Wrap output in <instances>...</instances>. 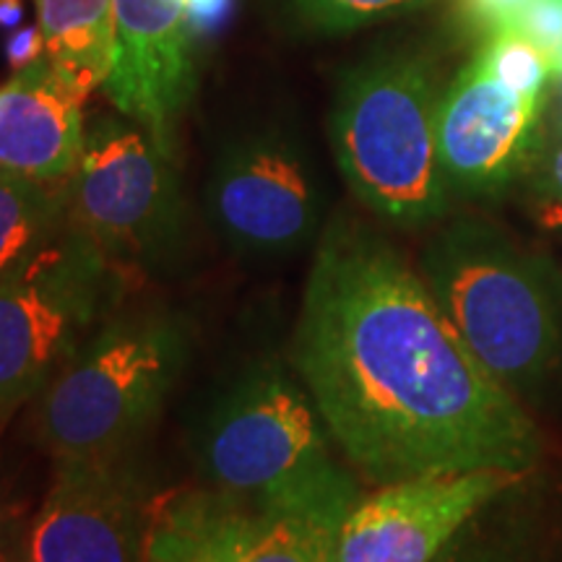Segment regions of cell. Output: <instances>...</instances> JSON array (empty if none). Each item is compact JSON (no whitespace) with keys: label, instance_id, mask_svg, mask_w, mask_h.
<instances>
[{"label":"cell","instance_id":"6da1fadb","mask_svg":"<svg viewBox=\"0 0 562 562\" xmlns=\"http://www.w3.org/2000/svg\"><path fill=\"white\" fill-rule=\"evenodd\" d=\"M292 368L372 484L531 472L539 432L456 334L419 271L370 224L336 214L315 245Z\"/></svg>","mask_w":562,"mask_h":562},{"label":"cell","instance_id":"7a4b0ae2","mask_svg":"<svg viewBox=\"0 0 562 562\" xmlns=\"http://www.w3.org/2000/svg\"><path fill=\"white\" fill-rule=\"evenodd\" d=\"M193 357L191 323L159 302H123L30 404L53 461L138 451Z\"/></svg>","mask_w":562,"mask_h":562},{"label":"cell","instance_id":"3957f363","mask_svg":"<svg viewBox=\"0 0 562 562\" xmlns=\"http://www.w3.org/2000/svg\"><path fill=\"white\" fill-rule=\"evenodd\" d=\"M438 70L422 53L391 50L341 76L331 146L351 193L393 227H427L451 209L438 154Z\"/></svg>","mask_w":562,"mask_h":562},{"label":"cell","instance_id":"277c9868","mask_svg":"<svg viewBox=\"0 0 562 562\" xmlns=\"http://www.w3.org/2000/svg\"><path fill=\"white\" fill-rule=\"evenodd\" d=\"M417 271L474 360L510 393L554 368L560 292L542 258L490 224L459 220L427 240Z\"/></svg>","mask_w":562,"mask_h":562},{"label":"cell","instance_id":"5b68a950","mask_svg":"<svg viewBox=\"0 0 562 562\" xmlns=\"http://www.w3.org/2000/svg\"><path fill=\"white\" fill-rule=\"evenodd\" d=\"M328 438L297 372L256 360L211 393L193 422L191 453L206 487L261 503L339 467Z\"/></svg>","mask_w":562,"mask_h":562},{"label":"cell","instance_id":"8992f818","mask_svg":"<svg viewBox=\"0 0 562 562\" xmlns=\"http://www.w3.org/2000/svg\"><path fill=\"white\" fill-rule=\"evenodd\" d=\"M68 211L70 224L131 277L170 269L186 250L191 211L178 159L121 112L87 121Z\"/></svg>","mask_w":562,"mask_h":562},{"label":"cell","instance_id":"52a82bcc","mask_svg":"<svg viewBox=\"0 0 562 562\" xmlns=\"http://www.w3.org/2000/svg\"><path fill=\"white\" fill-rule=\"evenodd\" d=\"M131 273L70 224L0 284V438L68 357L125 302Z\"/></svg>","mask_w":562,"mask_h":562},{"label":"cell","instance_id":"ba28073f","mask_svg":"<svg viewBox=\"0 0 562 562\" xmlns=\"http://www.w3.org/2000/svg\"><path fill=\"white\" fill-rule=\"evenodd\" d=\"M206 209L232 252L284 261L321 237L326 195L297 133L271 123L224 140L211 165Z\"/></svg>","mask_w":562,"mask_h":562},{"label":"cell","instance_id":"9c48e42d","mask_svg":"<svg viewBox=\"0 0 562 562\" xmlns=\"http://www.w3.org/2000/svg\"><path fill=\"white\" fill-rule=\"evenodd\" d=\"M53 463L19 562H144L159 497L138 451Z\"/></svg>","mask_w":562,"mask_h":562},{"label":"cell","instance_id":"30bf717a","mask_svg":"<svg viewBox=\"0 0 562 562\" xmlns=\"http://www.w3.org/2000/svg\"><path fill=\"white\" fill-rule=\"evenodd\" d=\"M529 472L472 469L412 476L360 495L341 521L336 562H435Z\"/></svg>","mask_w":562,"mask_h":562},{"label":"cell","instance_id":"8fae6325","mask_svg":"<svg viewBox=\"0 0 562 562\" xmlns=\"http://www.w3.org/2000/svg\"><path fill=\"white\" fill-rule=\"evenodd\" d=\"M544 97L518 94L474 58L442 89L438 154L453 193L495 195L542 149Z\"/></svg>","mask_w":562,"mask_h":562},{"label":"cell","instance_id":"7c38bea8","mask_svg":"<svg viewBox=\"0 0 562 562\" xmlns=\"http://www.w3.org/2000/svg\"><path fill=\"white\" fill-rule=\"evenodd\" d=\"M115 63L102 91L136 121L170 159H178L180 123L199 87L195 45L175 0H112Z\"/></svg>","mask_w":562,"mask_h":562},{"label":"cell","instance_id":"4fadbf2b","mask_svg":"<svg viewBox=\"0 0 562 562\" xmlns=\"http://www.w3.org/2000/svg\"><path fill=\"white\" fill-rule=\"evenodd\" d=\"M89 91L50 58L16 70L0 87V175L68 182L87 138Z\"/></svg>","mask_w":562,"mask_h":562},{"label":"cell","instance_id":"5bb4252c","mask_svg":"<svg viewBox=\"0 0 562 562\" xmlns=\"http://www.w3.org/2000/svg\"><path fill=\"white\" fill-rule=\"evenodd\" d=\"M341 467L284 495L252 503V526L240 562H336V537L357 503Z\"/></svg>","mask_w":562,"mask_h":562},{"label":"cell","instance_id":"9a60e30c","mask_svg":"<svg viewBox=\"0 0 562 562\" xmlns=\"http://www.w3.org/2000/svg\"><path fill=\"white\" fill-rule=\"evenodd\" d=\"M252 503L203 487L172 492L154 510L144 562H240Z\"/></svg>","mask_w":562,"mask_h":562},{"label":"cell","instance_id":"2e32d148","mask_svg":"<svg viewBox=\"0 0 562 562\" xmlns=\"http://www.w3.org/2000/svg\"><path fill=\"white\" fill-rule=\"evenodd\" d=\"M45 58L83 89H102L117 47L112 0H37Z\"/></svg>","mask_w":562,"mask_h":562},{"label":"cell","instance_id":"e0dca14e","mask_svg":"<svg viewBox=\"0 0 562 562\" xmlns=\"http://www.w3.org/2000/svg\"><path fill=\"white\" fill-rule=\"evenodd\" d=\"M68 227V182L0 175V284L30 269Z\"/></svg>","mask_w":562,"mask_h":562},{"label":"cell","instance_id":"ac0fdd59","mask_svg":"<svg viewBox=\"0 0 562 562\" xmlns=\"http://www.w3.org/2000/svg\"><path fill=\"white\" fill-rule=\"evenodd\" d=\"M432 0H284L286 13L305 32L347 34L406 16Z\"/></svg>","mask_w":562,"mask_h":562},{"label":"cell","instance_id":"d6986e66","mask_svg":"<svg viewBox=\"0 0 562 562\" xmlns=\"http://www.w3.org/2000/svg\"><path fill=\"white\" fill-rule=\"evenodd\" d=\"M482 66L505 87L518 94L544 97L547 83L554 79V66L542 47L518 30H497L476 50Z\"/></svg>","mask_w":562,"mask_h":562},{"label":"cell","instance_id":"ffe728a7","mask_svg":"<svg viewBox=\"0 0 562 562\" xmlns=\"http://www.w3.org/2000/svg\"><path fill=\"white\" fill-rule=\"evenodd\" d=\"M484 513H480L435 558V562H537L521 533L516 529H508L505 524H490L484 518Z\"/></svg>","mask_w":562,"mask_h":562},{"label":"cell","instance_id":"44dd1931","mask_svg":"<svg viewBox=\"0 0 562 562\" xmlns=\"http://www.w3.org/2000/svg\"><path fill=\"white\" fill-rule=\"evenodd\" d=\"M510 30H518L533 45L542 47L558 70L562 60V0H533L529 9L513 21Z\"/></svg>","mask_w":562,"mask_h":562},{"label":"cell","instance_id":"7402d4cb","mask_svg":"<svg viewBox=\"0 0 562 562\" xmlns=\"http://www.w3.org/2000/svg\"><path fill=\"white\" fill-rule=\"evenodd\" d=\"M175 3L182 9L188 37L193 45H199V42H209L214 34H220L222 26H227L237 0H175Z\"/></svg>","mask_w":562,"mask_h":562},{"label":"cell","instance_id":"603a6c76","mask_svg":"<svg viewBox=\"0 0 562 562\" xmlns=\"http://www.w3.org/2000/svg\"><path fill=\"white\" fill-rule=\"evenodd\" d=\"M533 0H459L463 19L476 30L497 32L510 26Z\"/></svg>","mask_w":562,"mask_h":562},{"label":"cell","instance_id":"cb8c5ba5","mask_svg":"<svg viewBox=\"0 0 562 562\" xmlns=\"http://www.w3.org/2000/svg\"><path fill=\"white\" fill-rule=\"evenodd\" d=\"M40 58H45V37H42L40 24L19 26L16 32L9 34V40H5V60L11 63L13 70L32 66Z\"/></svg>","mask_w":562,"mask_h":562},{"label":"cell","instance_id":"d4e9b609","mask_svg":"<svg viewBox=\"0 0 562 562\" xmlns=\"http://www.w3.org/2000/svg\"><path fill=\"white\" fill-rule=\"evenodd\" d=\"M542 178H539V193L550 203L554 216L562 220V138L554 140L550 151L542 159Z\"/></svg>","mask_w":562,"mask_h":562},{"label":"cell","instance_id":"484cf974","mask_svg":"<svg viewBox=\"0 0 562 562\" xmlns=\"http://www.w3.org/2000/svg\"><path fill=\"white\" fill-rule=\"evenodd\" d=\"M21 21H24V3L21 0H0V26L16 30Z\"/></svg>","mask_w":562,"mask_h":562},{"label":"cell","instance_id":"4316f807","mask_svg":"<svg viewBox=\"0 0 562 562\" xmlns=\"http://www.w3.org/2000/svg\"><path fill=\"white\" fill-rule=\"evenodd\" d=\"M9 526H5V505L0 501V550H11L9 547Z\"/></svg>","mask_w":562,"mask_h":562},{"label":"cell","instance_id":"83f0119b","mask_svg":"<svg viewBox=\"0 0 562 562\" xmlns=\"http://www.w3.org/2000/svg\"><path fill=\"white\" fill-rule=\"evenodd\" d=\"M0 562H19L16 552H13V550H0Z\"/></svg>","mask_w":562,"mask_h":562}]
</instances>
